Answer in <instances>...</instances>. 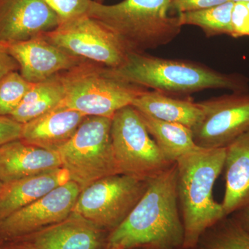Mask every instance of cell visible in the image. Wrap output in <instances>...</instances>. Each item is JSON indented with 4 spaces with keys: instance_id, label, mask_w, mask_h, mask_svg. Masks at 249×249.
Instances as JSON below:
<instances>
[{
    "instance_id": "19",
    "label": "cell",
    "mask_w": 249,
    "mask_h": 249,
    "mask_svg": "<svg viewBox=\"0 0 249 249\" xmlns=\"http://www.w3.org/2000/svg\"><path fill=\"white\" fill-rule=\"evenodd\" d=\"M131 106L142 114L186 126L193 129L203 117L199 103L190 98H175L160 91L147 89L134 100Z\"/></svg>"
},
{
    "instance_id": "33",
    "label": "cell",
    "mask_w": 249,
    "mask_h": 249,
    "mask_svg": "<svg viewBox=\"0 0 249 249\" xmlns=\"http://www.w3.org/2000/svg\"><path fill=\"white\" fill-rule=\"evenodd\" d=\"M106 249H124L120 248V247H110V248H106Z\"/></svg>"
},
{
    "instance_id": "5",
    "label": "cell",
    "mask_w": 249,
    "mask_h": 249,
    "mask_svg": "<svg viewBox=\"0 0 249 249\" xmlns=\"http://www.w3.org/2000/svg\"><path fill=\"white\" fill-rule=\"evenodd\" d=\"M63 87L59 107L79 111L86 116L112 118L116 111L131 106L147 89L129 83L114 68L84 60L57 74Z\"/></svg>"
},
{
    "instance_id": "2",
    "label": "cell",
    "mask_w": 249,
    "mask_h": 249,
    "mask_svg": "<svg viewBox=\"0 0 249 249\" xmlns=\"http://www.w3.org/2000/svg\"><path fill=\"white\" fill-rule=\"evenodd\" d=\"M132 84L170 96H189L206 89L249 92V79L238 73H224L199 62L129 52L124 63L114 69Z\"/></svg>"
},
{
    "instance_id": "37",
    "label": "cell",
    "mask_w": 249,
    "mask_h": 249,
    "mask_svg": "<svg viewBox=\"0 0 249 249\" xmlns=\"http://www.w3.org/2000/svg\"><path fill=\"white\" fill-rule=\"evenodd\" d=\"M3 183L0 181V189H1V186H2Z\"/></svg>"
},
{
    "instance_id": "31",
    "label": "cell",
    "mask_w": 249,
    "mask_h": 249,
    "mask_svg": "<svg viewBox=\"0 0 249 249\" xmlns=\"http://www.w3.org/2000/svg\"><path fill=\"white\" fill-rule=\"evenodd\" d=\"M0 249H36L29 241L24 239H17L11 241H4Z\"/></svg>"
},
{
    "instance_id": "32",
    "label": "cell",
    "mask_w": 249,
    "mask_h": 249,
    "mask_svg": "<svg viewBox=\"0 0 249 249\" xmlns=\"http://www.w3.org/2000/svg\"><path fill=\"white\" fill-rule=\"evenodd\" d=\"M234 3L237 2H249V0H230Z\"/></svg>"
},
{
    "instance_id": "8",
    "label": "cell",
    "mask_w": 249,
    "mask_h": 249,
    "mask_svg": "<svg viewBox=\"0 0 249 249\" xmlns=\"http://www.w3.org/2000/svg\"><path fill=\"white\" fill-rule=\"evenodd\" d=\"M147 185L122 174L100 178L82 190L73 212L110 232L129 215Z\"/></svg>"
},
{
    "instance_id": "7",
    "label": "cell",
    "mask_w": 249,
    "mask_h": 249,
    "mask_svg": "<svg viewBox=\"0 0 249 249\" xmlns=\"http://www.w3.org/2000/svg\"><path fill=\"white\" fill-rule=\"evenodd\" d=\"M111 137L122 175L149 181L174 164L165 158L132 106L122 108L113 116Z\"/></svg>"
},
{
    "instance_id": "23",
    "label": "cell",
    "mask_w": 249,
    "mask_h": 249,
    "mask_svg": "<svg viewBox=\"0 0 249 249\" xmlns=\"http://www.w3.org/2000/svg\"><path fill=\"white\" fill-rule=\"evenodd\" d=\"M199 249H249V234L232 217H226L201 236Z\"/></svg>"
},
{
    "instance_id": "28",
    "label": "cell",
    "mask_w": 249,
    "mask_h": 249,
    "mask_svg": "<svg viewBox=\"0 0 249 249\" xmlns=\"http://www.w3.org/2000/svg\"><path fill=\"white\" fill-rule=\"evenodd\" d=\"M22 124L10 116H0V146L20 139Z\"/></svg>"
},
{
    "instance_id": "36",
    "label": "cell",
    "mask_w": 249,
    "mask_h": 249,
    "mask_svg": "<svg viewBox=\"0 0 249 249\" xmlns=\"http://www.w3.org/2000/svg\"><path fill=\"white\" fill-rule=\"evenodd\" d=\"M3 242H4V241L1 240V238H0V247H1V245H2Z\"/></svg>"
},
{
    "instance_id": "26",
    "label": "cell",
    "mask_w": 249,
    "mask_h": 249,
    "mask_svg": "<svg viewBox=\"0 0 249 249\" xmlns=\"http://www.w3.org/2000/svg\"><path fill=\"white\" fill-rule=\"evenodd\" d=\"M234 38L249 36V2L235 3L232 12Z\"/></svg>"
},
{
    "instance_id": "34",
    "label": "cell",
    "mask_w": 249,
    "mask_h": 249,
    "mask_svg": "<svg viewBox=\"0 0 249 249\" xmlns=\"http://www.w3.org/2000/svg\"><path fill=\"white\" fill-rule=\"evenodd\" d=\"M93 1H96V2L100 3V4H103L104 0H93Z\"/></svg>"
},
{
    "instance_id": "12",
    "label": "cell",
    "mask_w": 249,
    "mask_h": 249,
    "mask_svg": "<svg viewBox=\"0 0 249 249\" xmlns=\"http://www.w3.org/2000/svg\"><path fill=\"white\" fill-rule=\"evenodd\" d=\"M1 44L18 62L21 76L31 83L49 79L86 60L53 45L43 34L27 40Z\"/></svg>"
},
{
    "instance_id": "21",
    "label": "cell",
    "mask_w": 249,
    "mask_h": 249,
    "mask_svg": "<svg viewBox=\"0 0 249 249\" xmlns=\"http://www.w3.org/2000/svg\"><path fill=\"white\" fill-rule=\"evenodd\" d=\"M63 98V87L55 75L44 81L32 83L19 106L9 116L24 124L52 110Z\"/></svg>"
},
{
    "instance_id": "18",
    "label": "cell",
    "mask_w": 249,
    "mask_h": 249,
    "mask_svg": "<svg viewBox=\"0 0 249 249\" xmlns=\"http://www.w3.org/2000/svg\"><path fill=\"white\" fill-rule=\"evenodd\" d=\"M70 181L64 168L3 183L0 189V222Z\"/></svg>"
},
{
    "instance_id": "24",
    "label": "cell",
    "mask_w": 249,
    "mask_h": 249,
    "mask_svg": "<svg viewBox=\"0 0 249 249\" xmlns=\"http://www.w3.org/2000/svg\"><path fill=\"white\" fill-rule=\"evenodd\" d=\"M32 83L13 71L0 80V116H9L19 106Z\"/></svg>"
},
{
    "instance_id": "25",
    "label": "cell",
    "mask_w": 249,
    "mask_h": 249,
    "mask_svg": "<svg viewBox=\"0 0 249 249\" xmlns=\"http://www.w3.org/2000/svg\"><path fill=\"white\" fill-rule=\"evenodd\" d=\"M60 19V22L84 16L91 0H43Z\"/></svg>"
},
{
    "instance_id": "20",
    "label": "cell",
    "mask_w": 249,
    "mask_h": 249,
    "mask_svg": "<svg viewBox=\"0 0 249 249\" xmlns=\"http://www.w3.org/2000/svg\"><path fill=\"white\" fill-rule=\"evenodd\" d=\"M139 114L149 133L171 163H175L183 155L199 148L193 139L191 129L181 124L160 120L141 112Z\"/></svg>"
},
{
    "instance_id": "4",
    "label": "cell",
    "mask_w": 249,
    "mask_h": 249,
    "mask_svg": "<svg viewBox=\"0 0 249 249\" xmlns=\"http://www.w3.org/2000/svg\"><path fill=\"white\" fill-rule=\"evenodd\" d=\"M171 1L123 0L105 5L91 0L87 15L112 31L129 52L143 53L168 45L181 33L178 15H170Z\"/></svg>"
},
{
    "instance_id": "35",
    "label": "cell",
    "mask_w": 249,
    "mask_h": 249,
    "mask_svg": "<svg viewBox=\"0 0 249 249\" xmlns=\"http://www.w3.org/2000/svg\"><path fill=\"white\" fill-rule=\"evenodd\" d=\"M178 249H199L198 247H196V248H190V249H185V248H180Z\"/></svg>"
},
{
    "instance_id": "17",
    "label": "cell",
    "mask_w": 249,
    "mask_h": 249,
    "mask_svg": "<svg viewBox=\"0 0 249 249\" xmlns=\"http://www.w3.org/2000/svg\"><path fill=\"white\" fill-rule=\"evenodd\" d=\"M225 193L222 204L226 217L249 205V132L226 147Z\"/></svg>"
},
{
    "instance_id": "14",
    "label": "cell",
    "mask_w": 249,
    "mask_h": 249,
    "mask_svg": "<svg viewBox=\"0 0 249 249\" xmlns=\"http://www.w3.org/2000/svg\"><path fill=\"white\" fill-rule=\"evenodd\" d=\"M106 232L73 212L58 224L19 239L29 241L36 249H101L107 244Z\"/></svg>"
},
{
    "instance_id": "16",
    "label": "cell",
    "mask_w": 249,
    "mask_h": 249,
    "mask_svg": "<svg viewBox=\"0 0 249 249\" xmlns=\"http://www.w3.org/2000/svg\"><path fill=\"white\" fill-rule=\"evenodd\" d=\"M87 116L79 111L59 107L22 124L21 140L58 152L73 137Z\"/></svg>"
},
{
    "instance_id": "11",
    "label": "cell",
    "mask_w": 249,
    "mask_h": 249,
    "mask_svg": "<svg viewBox=\"0 0 249 249\" xmlns=\"http://www.w3.org/2000/svg\"><path fill=\"white\" fill-rule=\"evenodd\" d=\"M82 189L68 181L0 222V238H21L58 224L73 213Z\"/></svg>"
},
{
    "instance_id": "27",
    "label": "cell",
    "mask_w": 249,
    "mask_h": 249,
    "mask_svg": "<svg viewBox=\"0 0 249 249\" xmlns=\"http://www.w3.org/2000/svg\"><path fill=\"white\" fill-rule=\"evenodd\" d=\"M230 0H172L170 13L178 15L182 13L209 9L228 2Z\"/></svg>"
},
{
    "instance_id": "10",
    "label": "cell",
    "mask_w": 249,
    "mask_h": 249,
    "mask_svg": "<svg viewBox=\"0 0 249 249\" xmlns=\"http://www.w3.org/2000/svg\"><path fill=\"white\" fill-rule=\"evenodd\" d=\"M203 117L193 131L201 148H224L249 132V93L232 92L199 102Z\"/></svg>"
},
{
    "instance_id": "30",
    "label": "cell",
    "mask_w": 249,
    "mask_h": 249,
    "mask_svg": "<svg viewBox=\"0 0 249 249\" xmlns=\"http://www.w3.org/2000/svg\"><path fill=\"white\" fill-rule=\"evenodd\" d=\"M249 234V205L234 213L232 217Z\"/></svg>"
},
{
    "instance_id": "9",
    "label": "cell",
    "mask_w": 249,
    "mask_h": 249,
    "mask_svg": "<svg viewBox=\"0 0 249 249\" xmlns=\"http://www.w3.org/2000/svg\"><path fill=\"white\" fill-rule=\"evenodd\" d=\"M43 36L71 55L111 68L122 65L129 52L112 31L87 14L61 22Z\"/></svg>"
},
{
    "instance_id": "1",
    "label": "cell",
    "mask_w": 249,
    "mask_h": 249,
    "mask_svg": "<svg viewBox=\"0 0 249 249\" xmlns=\"http://www.w3.org/2000/svg\"><path fill=\"white\" fill-rule=\"evenodd\" d=\"M178 204L175 163L149 180L146 191L133 210L107 235L106 248H183L184 227Z\"/></svg>"
},
{
    "instance_id": "29",
    "label": "cell",
    "mask_w": 249,
    "mask_h": 249,
    "mask_svg": "<svg viewBox=\"0 0 249 249\" xmlns=\"http://www.w3.org/2000/svg\"><path fill=\"white\" fill-rule=\"evenodd\" d=\"M19 70L18 62L5 50L2 44L0 42V80L11 72Z\"/></svg>"
},
{
    "instance_id": "15",
    "label": "cell",
    "mask_w": 249,
    "mask_h": 249,
    "mask_svg": "<svg viewBox=\"0 0 249 249\" xmlns=\"http://www.w3.org/2000/svg\"><path fill=\"white\" fill-rule=\"evenodd\" d=\"M62 168L58 152L31 145L21 139L0 146V181L2 183Z\"/></svg>"
},
{
    "instance_id": "6",
    "label": "cell",
    "mask_w": 249,
    "mask_h": 249,
    "mask_svg": "<svg viewBox=\"0 0 249 249\" xmlns=\"http://www.w3.org/2000/svg\"><path fill=\"white\" fill-rule=\"evenodd\" d=\"M112 118L87 116L76 132L58 150L62 167L83 190L100 178L120 174L111 127Z\"/></svg>"
},
{
    "instance_id": "38",
    "label": "cell",
    "mask_w": 249,
    "mask_h": 249,
    "mask_svg": "<svg viewBox=\"0 0 249 249\" xmlns=\"http://www.w3.org/2000/svg\"></svg>"
},
{
    "instance_id": "3",
    "label": "cell",
    "mask_w": 249,
    "mask_h": 249,
    "mask_svg": "<svg viewBox=\"0 0 249 249\" xmlns=\"http://www.w3.org/2000/svg\"><path fill=\"white\" fill-rule=\"evenodd\" d=\"M226 147L199 148L178 158L177 190L184 227L183 248L197 247L205 232L226 218L213 197L216 180L224 170Z\"/></svg>"
},
{
    "instance_id": "22",
    "label": "cell",
    "mask_w": 249,
    "mask_h": 249,
    "mask_svg": "<svg viewBox=\"0 0 249 249\" xmlns=\"http://www.w3.org/2000/svg\"><path fill=\"white\" fill-rule=\"evenodd\" d=\"M235 3L231 1L209 9L178 15L181 27L196 26L204 31L206 37L219 35L232 36V12Z\"/></svg>"
},
{
    "instance_id": "13",
    "label": "cell",
    "mask_w": 249,
    "mask_h": 249,
    "mask_svg": "<svg viewBox=\"0 0 249 249\" xmlns=\"http://www.w3.org/2000/svg\"><path fill=\"white\" fill-rule=\"evenodd\" d=\"M60 23L43 0H0V42L29 40Z\"/></svg>"
}]
</instances>
